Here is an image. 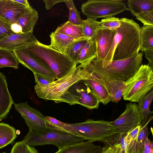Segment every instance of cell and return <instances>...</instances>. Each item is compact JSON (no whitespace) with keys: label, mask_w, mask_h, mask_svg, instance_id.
<instances>
[{"label":"cell","mask_w":153,"mask_h":153,"mask_svg":"<svg viewBox=\"0 0 153 153\" xmlns=\"http://www.w3.org/2000/svg\"><path fill=\"white\" fill-rule=\"evenodd\" d=\"M14 33L11 25L0 17V41Z\"/></svg>","instance_id":"cell-36"},{"label":"cell","mask_w":153,"mask_h":153,"mask_svg":"<svg viewBox=\"0 0 153 153\" xmlns=\"http://www.w3.org/2000/svg\"><path fill=\"white\" fill-rule=\"evenodd\" d=\"M116 33V30L100 28L98 30L95 39L97 48L96 59L104 60L111 47Z\"/></svg>","instance_id":"cell-15"},{"label":"cell","mask_w":153,"mask_h":153,"mask_svg":"<svg viewBox=\"0 0 153 153\" xmlns=\"http://www.w3.org/2000/svg\"><path fill=\"white\" fill-rule=\"evenodd\" d=\"M19 64L13 52L0 48V68L10 67L17 69Z\"/></svg>","instance_id":"cell-29"},{"label":"cell","mask_w":153,"mask_h":153,"mask_svg":"<svg viewBox=\"0 0 153 153\" xmlns=\"http://www.w3.org/2000/svg\"><path fill=\"white\" fill-rule=\"evenodd\" d=\"M140 50H153V26L143 25L140 27Z\"/></svg>","instance_id":"cell-27"},{"label":"cell","mask_w":153,"mask_h":153,"mask_svg":"<svg viewBox=\"0 0 153 153\" xmlns=\"http://www.w3.org/2000/svg\"><path fill=\"white\" fill-rule=\"evenodd\" d=\"M15 109L21 115L29 131H42L47 127L45 117L37 109L30 106L27 102L14 104Z\"/></svg>","instance_id":"cell-12"},{"label":"cell","mask_w":153,"mask_h":153,"mask_svg":"<svg viewBox=\"0 0 153 153\" xmlns=\"http://www.w3.org/2000/svg\"><path fill=\"white\" fill-rule=\"evenodd\" d=\"M122 0H89L82 4V13L87 18L96 20L112 17L128 10Z\"/></svg>","instance_id":"cell-9"},{"label":"cell","mask_w":153,"mask_h":153,"mask_svg":"<svg viewBox=\"0 0 153 153\" xmlns=\"http://www.w3.org/2000/svg\"><path fill=\"white\" fill-rule=\"evenodd\" d=\"M12 31L15 33H22V29L21 26L17 22L11 25Z\"/></svg>","instance_id":"cell-43"},{"label":"cell","mask_w":153,"mask_h":153,"mask_svg":"<svg viewBox=\"0 0 153 153\" xmlns=\"http://www.w3.org/2000/svg\"><path fill=\"white\" fill-rule=\"evenodd\" d=\"M27 47L32 53L50 67L55 73L56 80L68 74L76 67L77 64L65 53L38 41L36 43Z\"/></svg>","instance_id":"cell-3"},{"label":"cell","mask_w":153,"mask_h":153,"mask_svg":"<svg viewBox=\"0 0 153 153\" xmlns=\"http://www.w3.org/2000/svg\"><path fill=\"white\" fill-rule=\"evenodd\" d=\"M143 52L146 58L149 61L148 64L153 69V50H145Z\"/></svg>","instance_id":"cell-41"},{"label":"cell","mask_w":153,"mask_h":153,"mask_svg":"<svg viewBox=\"0 0 153 153\" xmlns=\"http://www.w3.org/2000/svg\"><path fill=\"white\" fill-rule=\"evenodd\" d=\"M117 148H112L106 144L103 147V150L102 153H114Z\"/></svg>","instance_id":"cell-44"},{"label":"cell","mask_w":153,"mask_h":153,"mask_svg":"<svg viewBox=\"0 0 153 153\" xmlns=\"http://www.w3.org/2000/svg\"><path fill=\"white\" fill-rule=\"evenodd\" d=\"M22 140L30 146L53 145L59 149L70 144L85 140L81 137L48 126L42 131H29Z\"/></svg>","instance_id":"cell-5"},{"label":"cell","mask_w":153,"mask_h":153,"mask_svg":"<svg viewBox=\"0 0 153 153\" xmlns=\"http://www.w3.org/2000/svg\"><path fill=\"white\" fill-rule=\"evenodd\" d=\"M65 2L69 10V16L68 21L75 25L81 24L82 19L80 12L75 7L73 0H65Z\"/></svg>","instance_id":"cell-33"},{"label":"cell","mask_w":153,"mask_h":153,"mask_svg":"<svg viewBox=\"0 0 153 153\" xmlns=\"http://www.w3.org/2000/svg\"><path fill=\"white\" fill-rule=\"evenodd\" d=\"M67 103L71 105L78 104L89 109L98 108L100 102L92 90L84 80L71 85L56 103Z\"/></svg>","instance_id":"cell-8"},{"label":"cell","mask_w":153,"mask_h":153,"mask_svg":"<svg viewBox=\"0 0 153 153\" xmlns=\"http://www.w3.org/2000/svg\"><path fill=\"white\" fill-rule=\"evenodd\" d=\"M135 16L143 25L153 26V11L143 13Z\"/></svg>","instance_id":"cell-37"},{"label":"cell","mask_w":153,"mask_h":153,"mask_svg":"<svg viewBox=\"0 0 153 153\" xmlns=\"http://www.w3.org/2000/svg\"><path fill=\"white\" fill-rule=\"evenodd\" d=\"M87 40L88 39L86 38L76 40L71 45L65 53L77 65L79 55L85 45Z\"/></svg>","instance_id":"cell-30"},{"label":"cell","mask_w":153,"mask_h":153,"mask_svg":"<svg viewBox=\"0 0 153 153\" xmlns=\"http://www.w3.org/2000/svg\"><path fill=\"white\" fill-rule=\"evenodd\" d=\"M103 147L89 141L72 143L59 149L55 153H102Z\"/></svg>","instance_id":"cell-18"},{"label":"cell","mask_w":153,"mask_h":153,"mask_svg":"<svg viewBox=\"0 0 153 153\" xmlns=\"http://www.w3.org/2000/svg\"><path fill=\"white\" fill-rule=\"evenodd\" d=\"M38 41L33 33H14L0 41V48L13 52L34 44Z\"/></svg>","instance_id":"cell-13"},{"label":"cell","mask_w":153,"mask_h":153,"mask_svg":"<svg viewBox=\"0 0 153 153\" xmlns=\"http://www.w3.org/2000/svg\"><path fill=\"white\" fill-rule=\"evenodd\" d=\"M68 124L76 135L92 142L104 143L106 140L118 133L109 121L103 120H94L89 119L83 122Z\"/></svg>","instance_id":"cell-7"},{"label":"cell","mask_w":153,"mask_h":153,"mask_svg":"<svg viewBox=\"0 0 153 153\" xmlns=\"http://www.w3.org/2000/svg\"><path fill=\"white\" fill-rule=\"evenodd\" d=\"M14 1L0 0V17L10 25L16 23L19 17L32 9Z\"/></svg>","instance_id":"cell-14"},{"label":"cell","mask_w":153,"mask_h":153,"mask_svg":"<svg viewBox=\"0 0 153 153\" xmlns=\"http://www.w3.org/2000/svg\"><path fill=\"white\" fill-rule=\"evenodd\" d=\"M90 76L84 80L96 95L100 102L106 105L111 101L110 94L104 84L96 76L91 73Z\"/></svg>","instance_id":"cell-19"},{"label":"cell","mask_w":153,"mask_h":153,"mask_svg":"<svg viewBox=\"0 0 153 153\" xmlns=\"http://www.w3.org/2000/svg\"><path fill=\"white\" fill-rule=\"evenodd\" d=\"M153 99V90H152L138 102L137 106L142 119L140 127L148 124L153 118L151 116L153 112L150 111Z\"/></svg>","instance_id":"cell-21"},{"label":"cell","mask_w":153,"mask_h":153,"mask_svg":"<svg viewBox=\"0 0 153 153\" xmlns=\"http://www.w3.org/2000/svg\"><path fill=\"white\" fill-rule=\"evenodd\" d=\"M97 48L95 41L88 40L80 52L77 61L83 68H85L96 57Z\"/></svg>","instance_id":"cell-23"},{"label":"cell","mask_w":153,"mask_h":153,"mask_svg":"<svg viewBox=\"0 0 153 153\" xmlns=\"http://www.w3.org/2000/svg\"><path fill=\"white\" fill-rule=\"evenodd\" d=\"M143 53L129 58L102 62L94 58L85 68L89 72L100 73L115 80L125 81L137 71L142 65Z\"/></svg>","instance_id":"cell-2"},{"label":"cell","mask_w":153,"mask_h":153,"mask_svg":"<svg viewBox=\"0 0 153 153\" xmlns=\"http://www.w3.org/2000/svg\"><path fill=\"white\" fill-rule=\"evenodd\" d=\"M142 120L137 104L130 102L126 104L124 111L117 119L109 123L118 133L126 134L140 126Z\"/></svg>","instance_id":"cell-11"},{"label":"cell","mask_w":153,"mask_h":153,"mask_svg":"<svg viewBox=\"0 0 153 153\" xmlns=\"http://www.w3.org/2000/svg\"><path fill=\"white\" fill-rule=\"evenodd\" d=\"M125 82L126 88L123 95L124 100L138 102L152 90L153 69L148 64L142 65Z\"/></svg>","instance_id":"cell-6"},{"label":"cell","mask_w":153,"mask_h":153,"mask_svg":"<svg viewBox=\"0 0 153 153\" xmlns=\"http://www.w3.org/2000/svg\"><path fill=\"white\" fill-rule=\"evenodd\" d=\"M38 19L37 11L33 8L20 16L16 22L22 27L23 33H33Z\"/></svg>","instance_id":"cell-22"},{"label":"cell","mask_w":153,"mask_h":153,"mask_svg":"<svg viewBox=\"0 0 153 153\" xmlns=\"http://www.w3.org/2000/svg\"><path fill=\"white\" fill-rule=\"evenodd\" d=\"M82 25L84 34L88 40L95 41L98 30L100 28V22L87 18L82 20Z\"/></svg>","instance_id":"cell-28"},{"label":"cell","mask_w":153,"mask_h":153,"mask_svg":"<svg viewBox=\"0 0 153 153\" xmlns=\"http://www.w3.org/2000/svg\"><path fill=\"white\" fill-rule=\"evenodd\" d=\"M27 145L22 140L16 143L10 153H27Z\"/></svg>","instance_id":"cell-38"},{"label":"cell","mask_w":153,"mask_h":153,"mask_svg":"<svg viewBox=\"0 0 153 153\" xmlns=\"http://www.w3.org/2000/svg\"><path fill=\"white\" fill-rule=\"evenodd\" d=\"M120 19L121 25L116 30V33L110 51L104 60L100 61L125 59L139 53L140 48L139 25L132 19L122 18Z\"/></svg>","instance_id":"cell-1"},{"label":"cell","mask_w":153,"mask_h":153,"mask_svg":"<svg viewBox=\"0 0 153 153\" xmlns=\"http://www.w3.org/2000/svg\"><path fill=\"white\" fill-rule=\"evenodd\" d=\"M90 72L97 77L104 84L110 94L112 102L117 103L121 100L126 88L125 81L114 79L100 73Z\"/></svg>","instance_id":"cell-16"},{"label":"cell","mask_w":153,"mask_h":153,"mask_svg":"<svg viewBox=\"0 0 153 153\" xmlns=\"http://www.w3.org/2000/svg\"><path fill=\"white\" fill-rule=\"evenodd\" d=\"M140 128L138 126L126 133L125 140L127 153H136V142Z\"/></svg>","instance_id":"cell-31"},{"label":"cell","mask_w":153,"mask_h":153,"mask_svg":"<svg viewBox=\"0 0 153 153\" xmlns=\"http://www.w3.org/2000/svg\"><path fill=\"white\" fill-rule=\"evenodd\" d=\"M55 31L76 39L86 38L84 34L82 24L75 25L68 21L59 26Z\"/></svg>","instance_id":"cell-24"},{"label":"cell","mask_w":153,"mask_h":153,"mask_svg":"<svg viewBox=\"0 0 153 153\" xmlns=\"http://www.w3.org/2000/svg\"><path fill=\"white\" fill-rule=\"evenodd\" d=\"M45 119L47 126L76 135L68 123L62 122L51 117L45 116Z\"/></svg>","instance_id":"cell-32"},{"label":"cell","mask_w":153,"mask_h":153,"mask_svg":"<svg viewBox=\"0 0 153 153\" xmlns=\"http://www.w3.org/2000/svg\"><path fill=\"white\" fill-rule=\"evenodd\" d=\"M120 19L111 17L102 19L100 22L101 28L110 30H116L120 25Z\"/></svg>","instance_id":"cell-35"},{"label":"cell","mask_w":153,"mask_h":153,"mask_svg":"<svg viewBox=\"0 0 153 153\" xmlns=\"http://www.w3.org/2000/svg\"><path fill=\"white\" fill-rule=\"evenodd\" d=\"M147 125L140 127L136 140V153H141L145 141L148 138L149 132Z\"/></svg>","instance_id":"cell-34"},{"label":"cell","mask_w":153,"mask_h":153,"mask_svg":"<svg viewBox=\"0 0 153 153\" xmlns=\"http://www.w3.org/2000/svg\"><path fill=\"white\" fill-rule=\"evenodd\" d=\"M91 75L86 68L80 64L63 77L45 85H36L34 87L38 97L55 103L68 89L76 82L87 79Z\"/></svg>","instance_id":"cell-4"},{"label":"cell","mask_w":153,"mask_h":153,"mask_svg":"<svg viewBox=\"0 0 153 153\" xmlns=\"http://www.w3.org/2000/svg\"><path fill=\"white\" fill-rule=\"evenodd\" d=\"M13 52L19 63L30 70L33 74L41 75L51 82L56 79L55 73L50 67L32 53L27 47Z\"/></svg>","instance_id":"cell-10"},{"label":"cell","mask_w":153,"mask_h":153,"mask_svg":"<svg viewBox=\"0 0 153 153\" xmlns=\"http://www.w3.org/2000/svg\"><path fill=\"white\" fill-rule=\"evenodd\" d=\"M33 74L35 82L36 85H37L40 86L45 85L51 82L41 75L36 74Z\"/></svg>","instance_id":"cell-39"},{"label":"cell","mask_w":153,"mask_h":153,"mask_svg":"<svg viewBox=\"0 0 153 153\" xmlns=\"http://www.w3.org/2000/svg\"><path fill=\"white\" fill-rule=\"evenodd\" d=\"M115 148H117V149L116 150V151L114 152V153H118V147H116Z\"/></svg>","instance_id":"cell-47"},{"label":"cell","mask_w":153,"mask_h":153,"mask_svg":"<svg viewBox=\"0 0 153 153\" xmlns=\"http://www.w3.org/2000/svg\"><path fill=\"white\" fill-rule=\"evenodd\" d=\"M65 0H44L45 7L47 10L51 9L55 4L59 3L65 2Z\"/></svg>","instance_id":"cell-42"},{"label":"cell","mask_w":153,"mask_h":153,"mask_svg":"<svg viewBox=\"0 0 153 153\" xmlns=\"http://www.w3.org/2000/svg\"><path fill=\"white\" fill-rule=\"evenodd\" d=\"M27 153H39L37 150L34 147L27 145Z\"/></svg>","instance_id":"cell-46"},{"label":"cell","mask_w":153,"mask_h":153,"mask_svg":"<svg viewBox=\"0 0 153 153\" xmlns=\"http://www.w3.org/2000/svg\"><path fill=\"white\" fill-rule=\"evenodd\" d=\"M14 103L8 89L6 77L0 71V120L7 117Z\"/></svg>","instance_id":"cell-17"},{"label":"cell","mask_w":153,"mask_h":153,"mask_svg":"<svg viewBox=\"0 0 153 153\" xmlns=\"http://www.w3.org/2000/svg\"><path fill=\"white\" fill-rule=\"evenodd\" d=\"M50 36L51 42L49 46L57 51L65 53L71 45L77 40L55 31L51 33Z\"/></svg>","instance_id":"cell-20"},{"label":"cell","mask_w":153,"mask_h":153,"mask_svg":"<svg viewBox=\"0 0 153 153\" xmlns=\"http://www.w3.org/2000/svg\"><path fill=\"white\" fill-rule=\"evenodd\" d=\"M128 10L135 16L140 13L153 11V0H128Z\"/></svg>","instance_id":"cell-25"},{"label":"cell","mask_w":153,"mask_h":153,"mask_svg":"<svg viewBox=\"0 0 153 153\" xmlns=\"http://www.w3.org/2000/svg\"><path fill=\"white\" fill-rule=\"evenodd\" d=\"M5 153V152H2V153Z\"/></svg>","instance_id":"cell-48"},{"label":"cell","mask_w":153,"mask_h":153,"mask_svg":"<svg viewBox=\"0 0 153 153\" xmlns=\"http://www.w3.org/2000/svg\"><path fill=\"white\" fill-rule=\"evenodd\" d=\"M17 137L14 127L7 123H0V149L12 143Z\"/></svg>","instance_id":"cell-26"},{"label":"cell","mask_w":153,"mask_h":153,"mask_svg":"<svg viewBox=\"0 0 153 153\" xmlns=\"http://www.w3.org/2000/svg\"><path fill=\"white\" fill-rule=\"evenodd\" d=\"M14 1L19 3L20 4H22L24 6L28 7V8H31L32 7L31 6L28 1L27 0H13Z\"/></svg>","instance_id":"cell-45"},{"label":"cell","mask_w":153,"mask_h":153,"mask_svg":"<svg viewBox=\"0 0 153 153\" xmlns=\"http://www.w3.org/2000/svg\"><path fill=\"white\" fill-rule=\"evenodd\" d=\"M141 153H153V142L148 138L145 141Z\"/></svg>","instance_id":"cell-40"}]
</instances>
